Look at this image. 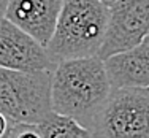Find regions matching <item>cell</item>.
<instances>
[{"label": "cell", "instance_id": "8", "mask_svg": "<svg viewBox=\"0 0 149 138\" xmlns=\"http://www.w3.org/2000/svg\"><path fill=\"white\" fill-rule=\"evenodd\" d=\"M113 89L149 87V38L105 61Z\"/></svg>", "mask_w": 149, "mask_h": 138}, {"label": "cell", "instance_id": "13", "mask_svg": "<svg viewBox=\"0 0 149 138\" xmlns=\"http://www.w3.org/2000/svg\"><path fill=\"white\" fill-rule=\"evenodd\" d=\"M102 2H105V3H108V5H111V3H114L116 0H102Z\"/></svg>", "mask_w": 149, "mask_h": 138}, {"label": "cell", "instance_id": "9", "mask_svg": "<svg viewBox=\"0 0 149 138\" xmlns=\"http://www.w3.org/2000/svg\"><path fill=\"white\" fill-rule=\"evenodd\" d=\"M37 127L43 138H92L91 130L76 119L54 111Z\"/></svg>", "mask_w": 149, "mask_h": 138}, {"label": "cell", "instance_id": "3", "mask_svg": "<svg viewBox=\"0 0 149 138\" xmlns=\"http://www.w3.org/2000/svg\"><path fill=\"white\" fill-rule=\"evenodd\" d=\"M52 72L0 68V111L11 122L38 125L52 113Z\"/></svg>", "mask_w": 149, "mask_h": 138}, {"label": "cell", "instance_id": "4", "mask_svg": "<svg viewBox=\"0 0 149 138\" xmlns=\"http://www.w3.org/2000/svg\"><path fill=\"white\" fill-rule=\"evenodd\" d=\"M91 133L92 138H149V87L113 89Z\"/></svg>", "mask_w": 149, "mask_h": 138}, {"label": "cell", "instance_id": "2", "mask_svg": "<svg viewBox=\"0 0 149 138\" xmlns=\"http://www.w3.org/2000/svg\"><path fill=\"white\" fill-rule=\"evenodd\" d=\"M109 5L102 0H63L56 32L48 45L52 62L98 56L105 43Z\"/></svg>", "mask_w": 149, "mask_h": 138}, {"label": "cell", "instance_id": "12", "mask_svg": "<svg viewBox=\"0 0 149 138\" xmlns=\"http://www.w3.org/2000/svg\"><path fill=\"white\" fill-rule=\"evenodd\" d=\"M10 2H11V0H0V17H5L6 16Z\"/></svg>", "mask_w": 149, "mask_h": 138}, {"label": "cell", "instance_id": "11", "mask_svg": "<svg viewBox=\"0 0 149 138\" xmlns=\"http://www.w3.org/2000/svg\"><path fill=\"white\" fill-rule=\"evenodd\" d=\"M10 125H11V121L0 111V138H5L6 133L10 130Z\"/></svg>", "mask_w": 149, "mask_h": 138}, {"label": "cell", "instance_id": "7", "mask_svg": "<svg viewBox=\"0 0 149 138\" xmlns=\"http://www.w3.org/2000/svg\"><path fill=\"white\" fill-rule=\"evenodd\" d=\"M62 6L63 0H11L5 17L48 48Z\"/></svg>", "mask_w": 149, "mask_h": 138}, {"label": "cell", "instance_id": "5", "mask_svg": "<svg viewBox=\"0 0 149 138\" xmlns=\"http://www.w3.org/2000/svg\"><path fill=\"white\" fill-rule=\"evenodd\" d=\"M149 35V0H116L109 5V19L105 43L98 57L106 61L129 51Z\"/></svg>", "mask_w": 149, "mask_h": 138}, {"label": "cell", "instance_id": "1", "mask_svg": "<svg viewBox=\"0 0 149 138\" xmlns=\"http://www.w3.org/2000/svg\"><path fill=\"white\" fill-rule=\"evenodd\" d=\"M111 92L105 61L98 56L63 61L52 70V111L76 119L89 130Z\"/></svg>", "mask_w": 149, "mask_h": 138}, {"label": "cell", "instance_id": "14", "mask_svg": "<svg viewBox=\"0 0 149 138\" xmlns=\"http://www.w3.org/2000/svg\"><path fill=\"white\" fill-rule=\"evenodd\" d=\"M148 38H149V35H148Z\"/></svg>", "mask_w": 149, "mask_h": 138}, {"label": "cell", "instance_id": "6", "mask_svg": "<svg viewBox=\"0 0 149 138\" xmlns=\"http://www.w3.org/2000/svg\"><path fill=\"white\" fill-rule=\"evenodd\" d=\"M46 46L6 17H0V68L15 72H52Z\"/></svg>", "mask_w": 149, "mask_h": 138}, {"label": "cell", "instance_id": "10", "mask_svg": "<svg viewBox=\"0 0 149 138\" xmlns=\"http://www.w3.org/2000/svg\"><path fill=\"white\" fill-rule=\"evenodd\" d=\"M5 138H43L37 125L32 124H17L11 122L10 130Z\"/></svg>", "mask_w": 149, "mask_h": 138}]
</instances>
